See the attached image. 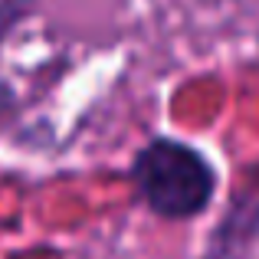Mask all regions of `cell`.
I'll list each match as a JSON object with an SVG mask.
<instances>
[{"label":"cell","mask_w":259,"mask_h":259,"mask_svg":"<svg viewBox=\"0 0 259 259\" xmlns=\"http://www.w3.org/2000/svg\"><path fill=\"white\" fill-rule=\"evenodd\" d=\"M17 112H20V95H17V89L7 82V79H0V132H4L7 125H13Z\"/></svg>","instance_id":"cell-3"},{"label":"cell","mask_w":259,"mask_h":259,"mask_svg":"<svg viewBox=\"0 0 259 259\" xmlns=\"http://www.w3.org/2000/svg\"><path fill=\"white\" fill-rule=\"evenodd\" d=\"M259 240V164L253 177H243L233 190L227 213L213 227L200 259H246L253 243Z\"/></svg>","instance_id":"cell-2"},{"label":"cell","mask_w":259,"mask_h":259,"mask_svg":"<svg viewBox=\"0 0 259 259\" xmlns=\"http://www.w3.org/2000/svg\"><path fill=\"white\" fill-rule=\"evenodd\" d=\"M128 184L161 220H197L220 194V171L207 151L171 135H151L128 164Z\"/></svg>","instance_id":"cell-1"}]
</instances>
